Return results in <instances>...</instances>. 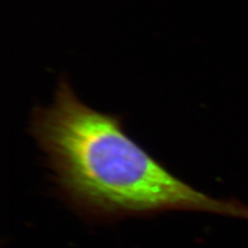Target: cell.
<instances>
[{
  "mask_svg": "<svg viewBox=\"0 0 248 248\" xmlns=\"http://www.w3.org/2000/svg\"><path fill=\"white\" fill-rule=\"evenodd\" d=\"M30 133L58 195L88 221L169 211L248 219L247 206L209 197L170 173L126 134L121 117L83 103L66 80L50 106L34 108Z\"/></svg>",
  "mask_w": 248,
  "mask_h": 248,
  "instance_id": "1",
  "label": "cell"
}]
</instances>
